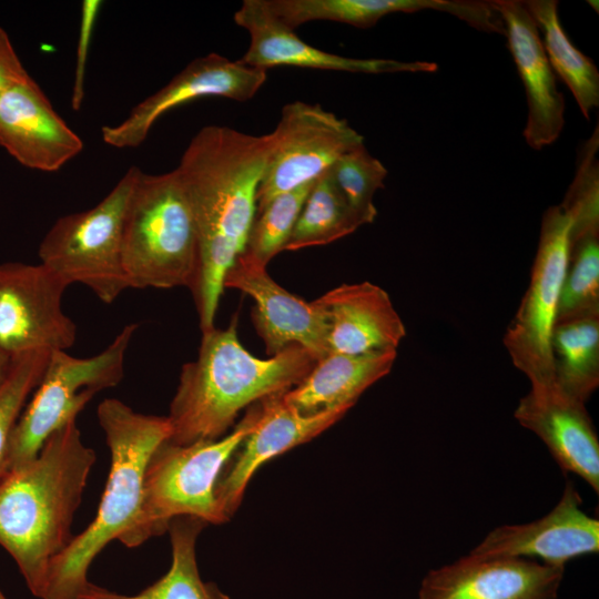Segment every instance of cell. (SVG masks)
Listing matches in <instances>:
<instances>
[{
	"label": "cell",
	"instance_id": "cell-2",
	"mask_svg": "<svg viewBox=\"0 0 599 599\" xmlns=\"http://www.w3.org/2000/svg\"><path fill=\"white\" fill-rule=\"evenodd\" d=\"M95 459L72 420L44 440L35 458L9 470L0 483V545L40 599L51 562L74 537L72 520Z\"/></svg>",
	"mask_w": 599,
	"mask_h": 599
},
{
	"label": "cell",
	"instance_id": "cell-28",
	"mask_svg": "<svg viewBox=\"0 0 599 599\" xmlns=\"http://www.w3.org/2000/svg\"><path fill=\"white\" fill-rule=\"evenodd\" d=\"M315 180L274 196L256 211L246 242L247 254L266 266L284 251Z\"/></svg>",
	"mask_w": 599,
	"mask_h": 599
},
{
	"label": "cell",
	"instance_id": "cell-12",
	"mask_svg": "<svg viewBox=\"0 0 599 599\" xmlns=\"http://www.w3.org/2000/svg\"><path fill=\"white\" fill-rule=\"evenodd\" d=\"M267 79V71L209 53L191 61L163 88L138 103L116 125L101 128L102 141L115 149L142 144L153 124L170 110L187 102L222 97L238 102L252 99Z\"/></svg>",
	"mask_w": 599,
	"mask_h": 599
},
{
	"label": "cell",
	"instance_id": "cell-25",
	"mask_svg": "<svg viewBox=\"0 0 599 599\" xmlns=\"http://www.w3.org/2000/svg\"><path fill=\"white\" fill-rule=\"evenodd\" d=\"M550 352L556 386L586 404L599 385V317L557 323Z\"/></svg>",
	"mask_w": 599,
	"mask_h": 599
},
{
	"label": "cell",
	"instance_id": "cell-3",
	"mask_svg": "<svg viewBox=\"0 0 599 599\" xmlns=\"http://www.w3.org/2000/svg\"><path fill=\"white\" fill-rule=\"evenodd\" d=\"M316 363L298 345L267 359L253 356L238 339L235 316L225 329L202 332L196 359L181 369L166 416L167 440L189 445L225 436L243 408L293 388Z\"/></svg>",
	"mask_w": 599,
	"mask_h": 599
},
{
	"label": "cell",
	"instance_id": "cell-21",
	"mask_svg": "<svg viewBox=\"0 0 599 599\" xmlns=\"http://www.w3.org/2000/svg\"><path fill=\"white\" fill-rule=\"evenodd\" d=\"M314 303L325 316L328 354L397 351L406 335L389 295L370 282L342 284Z\"/></svg>",
	"mask_w": 599,
	"mask_h": 599
},
{
	"label": "cell",
	"instance_id": "cell-4",
	"mask_svg": "<svg viewBox=\"0 0 599 599\" xmlns=\"http://www.w3.org/2000/svg\"><path fill=\"white\" fill-rule=\"evenodd\" d=\"M98 419L111 455L105 489L93 521L51 562L41 599H83L89 592L91 562L110 541L122 542L133 529L148 460L171 433L166 416L138 413L115 398L100 403Z\"/></svg>",
	"mask_w": 599,
	"mask_h": 599
},
{
	"label": "cell",
	"instance_id": "cell-24",
	"mask_svg": "<svg viewBox=\"0 0 599 599\" xmlns=\"http://www.w3.org/2000/svg\"><path fill=\"white\" fill-rule=\"evenodd\" d=\"M536 22L541 42L555 72L570 89L582 115L599 105V70L579 51L566 34L558 16L556 0L524 1Z\"/></svg>",
	"mask_w": 599,
	"mask_h": 599
},
{
	"label": "cell",
	"instance_id": "cell-7",
	"mask_svg": "<svg viewBox=\"0 0 599 599\" xmlns=\"http://www.w3.org/2000/svg\"><path fill=\"white\" fill-rule=\"evenodd\" d=\"M140 167L133 165L93 207L59 217L42 238L40 263L68 285L87 286L105 304L131 288L122 263V233Z\"/></svg>",
	"mask_w": 599,
	"mask_h": 599
},
{
	"label": "cell",
	"instance_id": "cell-33",
	"mask_svg": "<svg viewBox=\"0 0 599 599\" xmlns=\"http://www.w3.org/2000/svg\"><path fill=\"white\" fill-rule=\"evenodd\" d=\"M13 356H11L9 353H7L3 348L0 347V389L9 376Z\"/></svg>",
	"mask_w": 599,
	"mask_h": 599
},
{
	"label": "cell",
	"instance_id": "cell-14",
	"mask_svg": "<svg viewBox=\"0 0 599 599\" xmlns=\"http://www.w3.org/2000/svg\"><path fill=\"white\" fill-rule=\"evenodd\" d=\"M223 286L252 297L254 326L270 356L292 345L305 348L317 361L328 354L327 326L321 308L314 301L308 303L280 286L266 266L245 251L227 270Z\"/></svg>",
	"mask_w": 599,
	"mask_h": 599
},
{
	"label": "cell",
	"instance_id": "cell-29",
	"mask_svg": "<svg viewBox=\"0 0 599 599\" xmlns=\"http://www.w3.org/2000/svg\"><path fill=\"white\" fill-rule=\"evenodd\" d=\"M328 171L339 193L363 225L372 223L377 214L374 195L384 187L387 175L383 163L363 144L341 155Z\"/></svg>",
	"mask_w": 599,
	"mask_h": 599
},
{
	"label": "cell",
	"instance_id": "cell-6",
	"mask_svg": "<svg viewBox=\"0 0 599 599\" xmlns=\"http://www.w3.org/2000/svg\"><path fill=\"white\" fill-rule=\"evenodd\" d=\"M256 417L257 403L250 406L230 434L219 439L189 445L162 441L148 460L140 512L122 544L138 547L167 531L171 520L180 516L196 517L214 525L229 521L215 497V486Z\"/></svg>",
	"mask_w": 599,
	"mask_h": 599
},
{
	"label": "cell",
	"instance_id": "cell-26",
	"mask_svg": "<svg viewBox=\"0 0 599 599\" xmlns=\"http://www.w3.org/2000/svg\"><path fill=\"white\" fill-rule=\"evenodd\" d=\"M361 226L327 170L315 180L284 251L326 245Z\"/></svg>",
	"mask_w": 599,
	"mask_h": 599
},
{
	"label": "cell",
	"instance_id": "cell-16",
	"mask_svg": "<svg viewBox=\"0 0 599 599\" xmlns=\"http://www.w3.org/2000/svg\"><path fill=\"white\" fill-rule=\"evenodd\" d=\"M582 500L568 481L558 504L528 524L491 530L469 554L481 557L538 558L565 567L580 556L599 551V520L581 508Z\"/></svg>",
	"mask_w": 599,
	"mask_h": 599
},
{
	"label": "cell",
	"instance_id": "cell-10",
	"mask_svg": "<svg viewBox=\"0 0 599 599\" xmlns=\"http://www.w3.org/2000/svg\"><path fill=\"white\" fill-rule=\"evenodd\" d=\"M273 146L256 195V211L274 196L317 179L344 153L364 144L345 119L319 104H285L271 132Z\"/></svg>",
	"mask_w": 599,
	"mask_h": 599
},
{
	"label": "cell",
	"instance_id": "cell-23",
	"mask_svg": "<svg viewBox=\"0 0 599 599\" xmlns=\"http://www.w3.org/2000/svg\"><path fill=\"white\" fill-rule=\"evenodd\" d=\"M206 525L192 516L171 520L167 528L172 546L171 567L143 591L125 596L93 585L83 599H230L214 583L204 582L199 573L195 545Z\"/></svg>",
	"mask_w": 599,
	"mask_h": 599
},
{
	"label": "cell",
	"instance_id": "cell-22",
	"mask_svg": "<svg viewBox=\"0 0 599 599\" xmlns=\"http://www.w3.org/2000/svg\"><path fill=\"white\" fill-rule=\"evenodd\" d=\"M396 357L397 351L365 355L329 353L317 361L300 384L283 393V399L302 414L349 410L368 387L390 372Z\"/></svg>",
	"mask_w": 599,
	"mask_h": 599
},
{
	"label": "cell",
	"instance_id": "cell-20",
	"mask_svg": "<svg viewBox=\"0 0 599 599\" xmlns=\"http://www.w3.org/2000/svg\"><path fill=\"white\" fill-rule=\"evenodd\" d=\"M585 405L556 385L530 387L514 416L545 443L564 471L579 476L598 494L599 440Z\"/></svg>",
	"mask_w": 599,
	"mask_h": 599
},
{
	"label": "cell",
	"instance_id": "cell-1",
	"mask_svg": "<svg viewBox=\"0 0 599 599\" xmlns=\"http://www.w3.org/2000/svg\"><path fill=\"white\" fill-rule=\"evenodd\" d=\"M272 146L271 133L256 136L207 125L191 139L175 169L197 233L199 271L192 293L202 332L214 327L224 276L245 251Z\"/></svg>",
	"mask_w": 599,
	"mask_h": 599
},
{
	"label": "cell",
	"instance_id": "cell-30",
	"mask_svg": "<svg viewBox=\"0 0 599 599\" xmlns=\"http://www.w3.org/2000/svg\"><path fill=\"white\" fill-rule=\"evenodd\" d=\"M50 353L34 351L13 356L11 370L0 389V483L9 471L8 450L12 430L28 397L44 374Z\"/></svg>",
	"mask_w": 599,
	"mask_h": 599
},
{
	"label": "cell",
	"instance_id": "cell-18",
	"mask_svg": "<svg viewBox=\"0 0 599 599\" xmlns=\"http://www.w3.org/2000/svg\"><path fill=\"white\" fill-rule=\"evenodd\" d=\"M0 145L21 165L55 172L83 149L31 78L0 93Z\"/></svg>",
	"mask_w": 599,
	"mask_h": 599
},
{
	"label": "cell",
	"instance_id": "cell-9",
	"mask_svg": "<svg viewBox=\"0 0 599 599\" xmlns=\"http://www.w3.org/2000/svg\"><path fill=\"white\" fill-rule=\"evenodd\" d=\"M569 230L570 217L560 204L544 212L529 285L504 337L512 364L531 387L556 385L550 339L568 265Z\"/></svg>",
	"mask_w": 599,
	"mask_h": 599
},
{
	"label": "cell",
	"instance_id": "cell-11",
	"mask_svg": "<svg viewBox=\"0 0 599 599\" xmlns=\"http://www.w3.org/2000/svg\"><path fill=\"white\" fill-rule=\"evenodd\" d=\"M68 286L41 263H0V347L11 356L72 347L77 325L62 309Z\"/></svg>",
	"mask_w": 599,
	"mask_h": 599
},
{
	"label": "cell",
	"instance_id": "cell-27",
	"mask_svg": "<svg viewBox=\"0 0 599 599\" xmlns=\"http://www.w3.org/2000/svg\"><path fill=\"white\" fill-rule=\"evenodd\" d=\"M599 317V236L569 240L556 324Z\"/></svg>",
	"mask_w": 599,
	"mask_h": 599
},
{
	"label": "cell",
	"instance_id": "cell-32",
	"mask_svg": "<svg viewBox=\"0 0 599 599\" xmlns=\"http://www.w3.org/2000/svg\"><path fill=\"white\" fill-rule=\"evenodd\" d=\"M31 79L17 54L8 33L0 28V93Z\"/></svg>",
	"mask_w": 599,
	"mask_h": 599
},
{
	"label": "cell",
	"instance_id": "cell-19",
	"mask_svg": "<svg viewBox=\"0 0 599 599\" xmlns=\"http://www.w3.org/2000/svg\"><path fill=\"white\" fill-rule=\"evenodd\" d=\"M500 14L507 45L525 88L528 115L522 131L534 150L552 144L565 125V98L546 55L535 20L524 1L493 0Z\"/></svg>",
	"mask_w": 599,
	"mask_h": 599
},
{
	"label": "cell",
	"instance_id": "cell-17",
	"mask_svg": "<svg viewBox=\"0 0 599 599\" xmlns=\"http://www.w3.org/2000/svg\"><path fill=\"white\" fill-rule=\"evenodd\" d=\"M234 21L250 34L248 49L240 60L266 71L276 67L367 74L437 70V64L428 61L349 58L313 47L280 20L267 7L266 0H244L234 13Z\"/></svg>",
	"mask_w": 599,
	"mask_h": 599
},
{
	"label": "cell",
	"instance_id": "cell-8",
	"mask_svg": "<svg viewBox=\"0 0 599 599\" xmlns=\"http://www.w3.org/2000/svg\"><path fill=\"white\" fill-rule=\"evenodd\" d=\"M139 324L125 325L101 353L85 358L67 351H53L31 402L12 430L9 470L38 455L44 440L57 429L75 420L100 390L116 386L124 375V358Z\"/></svg>",
	"mask_w": 599,
	"mask_h": 599
},
{
	"label": "cell",
	"instance_id": "cell-5",
	"mask_svg": "<svg viewBox=\"0 0 599 599\" xmlns=\"http://www.w3.org/2000/svg\"><path fill=\"white\" fill-rule=\"evenodd\" d=\"M122 263L131 288L193 290L197 233L175 169L162 174L140 170L123 224Z\"/></svg>",
	"mask_w": 599,
	"mask_h": 599
},
{
	"label": "cell",
	"instance_id": "cell-15",
	"mask_svg": "<svg viewBox=\"0 0 599 599\" xmlns=\"http://www.w3.org/2000/svg\"><path fill=\"white\" fill-rule=\"evenodd\" d=\"M565 567L469 554L429 570L418 599H557Z\"/></svg>",
	"mask_w": 599,
	"mask_h": 599
},
{
	"label": "cell",
	"instance_id": "cell-13",
	"mask_svg": "<svg viewBox=\"0 0 599 599\" xmlns=\"http://www.w3.org/2000/svg\"><path fill=\"white\" fill-rule=\"evenodd\" d=\"M347 412L334 408L302 414L283 399V393L258 400L251 432L223 468L215 486V497L224 516L230 520L235 514L250 480L263 464L315 438Z\"/></svg>",
	"mask_w": 599,
	"mask_h": 599
},
{
	"label": "cell",
	"instance_id": "cell-31",
	"mask_svg": "<svg viewBox=\"0 0 599 599\" xmlns=\"http://www.w3.org/2000/svg\"><path fill=\"white\" fill-rule=\"evenodd\" d=\"M101 7L102 2L99 0H85L82 2L74 82L71 94V106L73 111H79L83 103L85 63L94 26Z\"/></svg>",
	"mask_w": 599,
	"mask_h": 599
},
{
	"label": "cell",
	"instance_id": "cell-34",
	"mask_svg": "<svg viewBox=\"0 0 599 599\" xmlns=\"http://www.w3.org/2000/svg\"><path fill=\"white\" fill-rule=\"evenodd\" d=\"M0 599H7L6 596L2 593L1 590H0Z\"/></svg>",
	"mask_w": 599,
	"mask_h": 599
}]
</instances>
